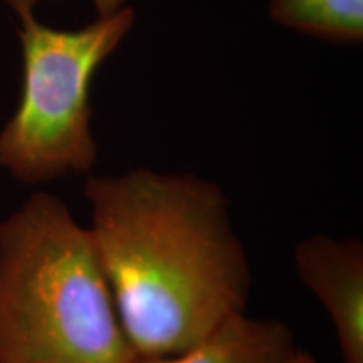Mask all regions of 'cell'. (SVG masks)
<instances>
[{
    "label": "cell",
    "mask_w": 363,
    "mask_h": 363,
    "mask_svg": "<svg viewBox=\"0 0 363 363\" xmlns=\"http://www.w3.org/2000/svg\"><path fill=\"white\" fill-rule=\"evenodd\" d=\"M84 197L136 357L175 355L246 311L251 264L216 182L140 167L89 175Z\"/></svg>",
    "instance_id": "obj_1"
},
{
    "label": "cell",
    "mask_w": 363,
    "mask_h": 363,
    "mask_svg": "<svg viewBox=\"0 0 363 363\" xmlns=\"http://www.w3.org/2000/svg\"><path fill=\"white\" fill-rule=\"evenodd\" d=\"M89 227L30 195L0 222V363H133Z\"/></svg>",
    "instance_id": "obj_2"
},
{
    "label": "cell",
    "mask_w": 363,
    "mask_h": 363,
    "mask_svg": "<svg viewBox=\"0 0 363 363\" xmlns=\"http://www.w3.org/2000/svg\"><path fill=\"white\" fill-rule=\"evenodd\" d=\"M22 91L0 130V167L29 185L89 174L98 162L91 84L136 21L131 6L79 29H54L22 9Z\"/></svg>",
    "instance_id": "obj_3"
},
{
    "label": "cell",
    "mask_w": 363,
    "mask_h": 363,
    "mask_svg": "<svg viewBox=\"0 0 363 363\" xmlns=\"http://www.w3.org/2000/svg\"><path fill=\"white\" fill-rule=\"evenodd\" d=\"M299 281L328 315L342 363H363V242L315 234L293 251Z\"/></svg>",
    "instance_id": "obj_4"
},
{
    "label": "cell",
    "mask_w": 363,
    "mask_h": 363,
    "mask_svg": "<svg viewBox=\"0 0 363 363\" xmlns=\"http://www.w3.org/2000/svg\"><path fill=\"white\" fill-rule=\"evenodd\" d=\"M299 348L291 326L274 318L239 313L184 352L136 357L133 363H296Z\"/></svg>",
    "instance_id": "obj_5"
},
{
    "label": "cell",
    "mask_w": 363,
    "mask_h": 363,
    "mask_svg": "<svg viewBox=\"0 0 363 363\" xmlns=\"http://www.w3.org/2000/svg\"><path fill=\"white\" fill-rule=\"evenodd\" d=\"M279 26L335 44L363 40V0H269Z\"/></svg>",
    "instance_id": "obj_6"
},
{
    "label": "cell",
    "mask_w": 363,
    "mask_h": 363,
    "mask_svg": "<svg viewBox=\"0 0 363 363\" xmlns=\"http://www.w3.org/2000/svg\"><path fill=\"white\" fill-rule=\"evenodd\" d=\"M40 2H51V0H6V4L13 12L22 11V9L35 11V7H38ZM93 4L98 12V17L113 16V13L120 12L121 9L130 6L128 0H93Z\"/></svg>",
    "instance_id": "obj_7"
},
{
    "label": "cell",
    "mask_w": 363,
    "mask_h": 363,
    "mask_svg": "<svg viewBox=\"0 0 363 363\" xmlns=\"http://www.w3.org/2000/svg\"><path fill=\"white\" fill-rule=\"evenodd\" d=\"M296 363H318V362H316V358L311 355V353H308L305 350H299Z\"/></svg>",
    "instance_id": "obj_8"
}]
</instances>
